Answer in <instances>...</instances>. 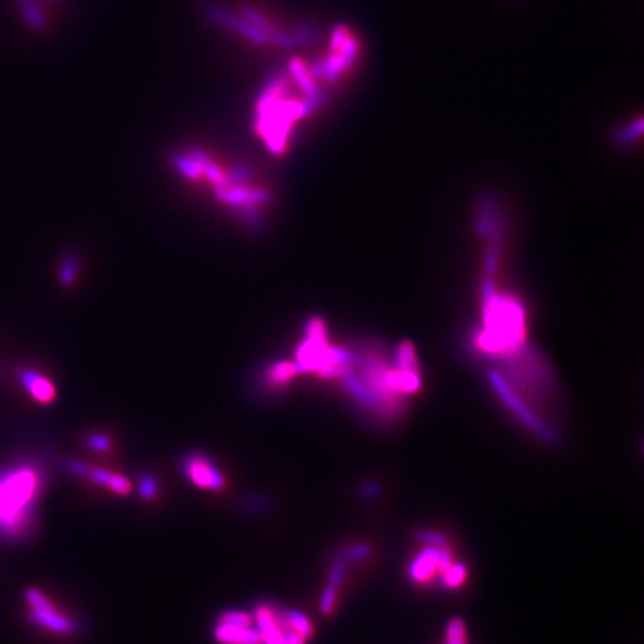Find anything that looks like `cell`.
I'll return each instance as SVG.
<instances>
[{
  "instance_id": "277c9868",
  "label": "cell",
  "mask_w": 644,
  "mask_h": 644,
  "mask_svg": "<svg viewBox=\"0 0 644 644\" xmlns=\"http://www.w3.org/2000/svg\"><path fill=\"white\" fill-rule=\"evenodd\" d=\"M254 618L263 644H306V638L289 625L284 609L264 602L255 607Z\"/></svg>"
},
{
  "instance_id": "3957f363",
  "label": "cell",
  "mask_w": 644,
  "mask_h": 644,
  "mask_svg": "<svg viewBox=\"0 0 644 644\" xmlns=\"http://www.w3.org/2000/svg\"><path fill=\"white\" fill-rule=\"evenodd\" d=\"M488 380H490L497 397L515 414L519 422H522L524 427H526L529 431L534 433L538 439H542L546 443L558 442L556 433L550 428L545 421L540 419L538 414L534 413V410L517 396V392L510 387V383L506 380V378L500 371L491 370L488 373Z\"/></svg>"
},
{
  "instance_id": "30bf717a",
  "label": "cell",
  "mask_w": 644,
  "mask_h": 644,
  "mask_svg": "<svg viewBox=\"0 0 644 644\" xmlns=\"http://www.w3.org/2000/svg\"><path fill=\"white\" fill-rule=\"evenodd\" d=\"M214 638L220 644H263V636L252 627H239L218 620Z\"/></svg>"
},
{
  "instance_id": "e575fe53",
  "label": "cell",
  "mask_w": 644,
  "mask_h": 644,
  "mask_svg": "<svg viewBox=\"0 0 644 644\" xmlns=\"http://www.w3.org/2000/svg\"><path fill=\"white\" fill-rule=\"evenodd\" d=\"M349 30L345 26H339L335 29L333 36H331V48L333 51H337L341 45L345 44V40L349 38Z\"/></svg>"
},
{
  "instance_id": "d6a6232c",
  "label": "cell",
  "mask_w": 644,
  "mask_h": 644,
  "mask_svg": "<svg viewBox=\"0 0 644 644\" xmlns=\"http://www.w3.org/2000/svg\"><path fill=\"white\" fill-rule=\"evenodd\" d=\"M268 42H273L277 48L280 49H285V51H289V49H293L296 48L294 44H293V39H291L289 35L284 33V32H280V30H277L276 27L272 30V32H270L268 35Z\"/></svg>"
},
{
  "instance_id": "d4e9b609",
  "label": "cell",
  "mask_w": 644,
  "mask_h": 644,
  "mask_svg": "<svg viewBox=\"0 0 644 644\" xmlns=\"http://www.w3.org/2000/svg\"><path fill=\"white\" fill-rule=\"evenodd\" d=\"M336 601H337V588L333 586H325V589L322 590L321 595V604L319 609L324 615H331L336 609Z\"/></svg>"
},
{
  "instance_id": "74e56055",
  "label": "cell",
  "mask_w": 644,
  "mask_h": 644,
  "mask_svg": "<svg viewBox=\"0 0 644 644\" xmlns=\"http://www.w3.org/2000/svg\"><path fill=\"white\" fill-rule=\"evenodd\" d=\"M446 644H467V640H452V641H446Z\"/></svg>"
},
{
  "instance_id": "4dcf8cb0",
  "label": "cell",
  "mask_w": 644,
  "mask_h": 644,
  "mask_svg": "<svg viewBox=\"0 0 644 644\" xmlns=\"http://www.w3.org/2000/svg\"><path fill=\"white\" fill-rule=\"evenodd\" d=\"M370 554H371L370 546L360 543V545H352L346 547V550L341 556H344L346 561H362V559H367Z\"/></svg>"
},
{
  "instance_id": "f1b7e54d",
  "label": "cell",
  "mask_w": 644,
  "mask_h": 644,
  "mask_svg": "<svg viewBox=\"0 0 644 644\" xmlns=\"http://www.w3.org/2000/svg\"><path fill=\"white\" fill-rule=\"evenodd\" d=\"M77 268H78V259L75 255H69L65 261L63 267H61V282L63 285H69L74 282L75 275H77Z\"/></svg>"
},
{
  "instance_id": "ffe728a7",
  "label": "cell",
  "mask_w": 644,
  "mask_h": 644,
  "mask_svg": "<svg viewBox=\"0 0 644 644\" xmlns=\"http://www.w3.org/2000/svg\"><path fill=\"white\" fill-rule=\"evenodd\" d=\"M241 17L243 19H246L249 24H252L254 27L261 30V32H264L266 35H268L275 29V26L270 23L261 13H258L257 9L252 8V6H242L241 8Z\"/></svg>"
},
{
  "instance_id": "d590c367",
  "label": "cell",
  "mask_w": 644,
  "mask_h": 644,
  "mask_svg": "<svg viewBox=\"0 0 644 644\" xmlns=\"http://www.w3.org/2000/svg\"><path fill=\"white\" fill-rule=\"evenodd\" d=\"M380 494V488L376 483H366L360 488V495L364 498V500H373Z\"/></svg>"
},
{
  "instance_id": "9c48e42d",
  "label": "cell",
  "mask_w": 644,
  "mask_h": 644,
  "mask_svg": "<svg viewBox=\"0 0 644 644\" xmlns=\"http://www.w3.org/2000/svg\"><path fill=\"white\" fill-rule=\"evenodd\" d=\"M440 547L425 545V547L421 549L417 556L412 559L408 568V576L413 583L425 585L437 574Z\"/></svg>"
},
{
  "instance_id": "d6986e66",
  "label": "cell",
  "mask_w": 644,
  "mask_h": 644,
  "mask_svg": "<svg viewBox=\"0 0 644 644\" xmlns=\"http://www.w3.org/2000/svg\"><path fill=\"white\" fill-rule=\"evenodd\" d=\"M285 616L289 622V625L293 627L298 634H301L306 640L314 636V625L309 620V618L303 613L294 610V609H284Z\"/></svg>"
},
{
  "instance_id": "ac0fdd59",
  "label": "cell",
  "mask_w": 644,
  "mask_h": 644,
  "mask_svg": "<svg viewBox=\"0 0 644 644\" xmlns=\"http://www.w3.org/2000/svg\"><path fill=\"white\" fill-rule=\"evenodd\" d=\"M467 579V567L462 563H453L444 573L440 574V581L444 588L456 589L464 585Z\"/></svg>"
},
{
  "instance_id": "52a82bcc",
  "label": "cell",
  "mask_w": 644,
  "mask_h": 644,
  "mask_svg": "<svg viewBox=\"0 0 644 644\" xmlns=\"http://www.w3.org/2000/svg\"><path fill=\"white\" fill-rule=\"evenodd\" d=\"M182 472L200 490L220 491L225 486L221 470L203 453H190L182 460Z\"/></svg>"
},
{
  "instance_id": "4fadbf2b",
  "label": "cell",
  "mask_w": 644,
  "mask_h": 644,
  "mask_svg": "<svg viewBox=\"0 0 644 644\" xmlns=\"http://www.w3.org/2000/svg\"><path fill=\"white\" fill-rule=\"evenodd\" d=\"M296 375L297 371L294 362L279 361L266 370L264 380L270 389H284Z\"/></svg>"
},
{
  "instance_id": "8d00e7d4",
  "label": "cell",
  "mask_w": 644,
  "mask_h": 644,
  "mask_svg": "<svg viewBox=\"0 0 644 644\" xmlns=\"http://www.w3.org/2000/svg\"><path fill=\"white\" fill-rule=\"evenodd\" d=\"M66 467H67V470L72 474L79 476V477H87L88 470H90V467L87 464H84V462H81V461H69Z\"/></svg>"
},
{
  "instance_id": "8992f818",
  "label": "cell",
  "mask_w": 644,
  "mask_h": 644,
  "mask_svg": "<svg viewBox=\"0 0 644 644\" xmlns=\"http://www.w3.org/2000/svg\"><path fill=\"white\" fill-rule=\"evenodd\" d=\"M202 14L207 22L212 23L214 26L239 33L245 39H248L249 42L259 47H264L268 44V36L264 32L254 27L252 24H249L241 15H236L230 9H227L221 5L206 2L202 5Z\"/></svg>"
},
{
  "instance_id": "836d02e7",
  "label": "cell",
  "mask_w": 644,
  "mask_h": 644,
  "mask_svg": "<svg viewBox=\"0 0 644 644\" xmlns=\"http://www.w3.org/2000/svg\"><path fill=\"white\" fill-rule=\"evenodd\" d=\"M87 444L91 449H95L97 452H105L109 449L111 440L106 437V435L102 434H91L87 437Z\"/></svg>"
},
{
  "instance_id": "7402d4cb",
  "label": "cell",
  "mask_w": 644,
  "mask_h": 644,
  "mask_svg": "<svg viewBox=\"0 0 644 644\" xmlns=\"http://www.w3.org/2000/svg\"><path fill=\"white\" fill-rule=\"evenodd\" d=\"M218 620L224 622V623H232V625H239V627H252V622H254L252 616L242 610L224 611Z\"/></svg>"
},
{
  "instance_id": "603a6c76",
  "label": "cell",
  "mask_w": 644,
  "mask_h": 644,
  "mask_svg": "<svg viewBox=\"0 0 644 644\" xmlns=\"http://www.w3.org/2000/svg\"><path fill=\"white\" fill-rule=\"evenodd\" d=\"M346 563L348 561L341 555L336 558L333 567H331L330 570V574H328V583H327L328 586L339 588L341 585V581H344L345 573H346Z\"/></svg>"
},
{
  "instance_id": "7a4b0ae2",
  "label": "cell",
  "mask_w": 644,
  "mask_h": 644,
  "mask_svg": "<svg viewBox=\"0 0 644 644\" xmlns=\"http://www.w3.org/2000/svg\"><path fill=\"white\" fill-rule=\"evenodd\" d=\"M485 330L477 336V346L490 355L513 357L525 346V310L512 297L497 294L492 280L482 285Z\"/></svg>"
},
{
  "instance_id": "4316f807",
  "label": "cell",
  "mask_w": 644,
  "mask_h": 644,
  "mask_svg": "<svg viewBox=\"0 0 644 644\" xmlns=\"http://www.w3.org/2000/svg\"><path fill=\"white\" fill-rule=\"evenodd\" d=\"M417 538L424 545H428V546L440 547V546L448 545V538H446V536L439 531H433V529H421V531H418L417 534Z\"/></svg>"
},
{
  "instance_id": "ba28073f",
  "label": "cell",
  "mask_w": 644,
  "mask_h": 644,
  "mask_svg": "<svg viewBox=\"0 0 644 644\" xmlns=\"http://www.w3.org/2000/svg\"><path fill=\"white\" fill-rule=\"evenodd\" d=\"M216 197L230 206L237 207V209H242L251 224H255L258 221L257 206L267 203L270 200V194L267 191L252 188L249 190L246 186H243V184L216 188Z\"/></svg>"
},
{
  "instance_id": "484cf974",
  "label": "cell",
  "mask_w": 644,
  "mask_h": 644,
  "mask_svg": "<svg viewBox=\"0 0 644 644\" xmlns=\"http://www.w3.org/2000/svg\"><path fill=\"white\" fill-rule=\"evenodd\" d=\"M106 488L109 491L115 492L118 495H127V494L131 492V483L129 482L127 477H124V476L117 474V473L111 474Z\"/></svg>"
},
{
  "instance_id": "f546056e",
  "label": "cell",
  "mask_w": 644,
  "mask_h": 644,
  "mask_svg": "<svg viewBox=\"0 0 644 644\" xmlns=\"http://www.w3.org/2000/svg\"><path fill=\"white\" fill-rule=\"evenodd\" d=\"M498 259H500V243L498 242H491V245L488 246L486 257H485V267L488 275H494L497 266H498Z\"/></svg>"
},
{
  "instance_id": "2e32d148",
  "label": "cell",
  "mask_w": 644,
  "mask_h": 644,
  "mask_svg": "<svg viewBox=\"0 0 644 644\" xmlns=\"http://www.w3.org/2000/svg\"><path fill=\"white\" fill-rule=\"evenodd\" d=\"M396 369L400 371H412L419 373V364L417 358V352H414L413 345L410 341H403L397 348L396 352Z\"/></svg>"
},
{
  "instance_id": "5bb4252c",
  "label": "cell",
  "mask_w": 644,
  "mask_h": 644,
  "mask_svg": "<svg viewBox=\"0 0 644 644\" xmlns=\"http://www.w3.org/2000/svg\"><path fill=\"white\" fill-rule=\"evenodd\" d=\"M14 3L29 27H32L36 32L47 29V17L38 0H14Z\"/></svg>"
},
{
  "instance_id": "9a60e30c",
  "label": "cell",
  "mask_w": 644,
  "mask_h": 644,
  "mask_svg": "<svg viewBox=\"0 0 644 644\" xmlns=\"http://www.w3.org/2000/svg\"><path fill=\"white\" fill-rule=\"evenodd\" d=\"M288 72H289V75L296 79L297 86L301 90H303L305 95H314V92H316L319 90L315 86L314 78L309 75L307 69L305 67V65L301 63L298 58H293L289 61V63H288Z\"/></svg>"
},
{
  "instance_id": "e0dca14e",
  "label": "cell",
  "mask_w": 644,
  "mask_h": 644,
  "mask_svg": "<svg viewBox=\"0 0 644 644\" xmlns=\"http://www.w3.org/2000/svg\"><path fill=\"white\" fill-rule=\"evenodd\" d=\"M173 166L178 169L184 176L190 179H200L203 176V168L202 164L197 161L193 155L188 154H179L175 155L173 159Z\"/></svg>"
},
{
  "instance_id": "7c38bea8",
  "label": "cell",
  "mask_w": 644,
  "mask_h": 644,
  "mask_svg": "<svg viewBox=\"0 0 644 644\" xmlns=\"http://www.w3.org/2000/svg\"><path fill=\"white\" fill-rule=\"evenodd\" d=\"M18 378L26 391L30 392V396L40 404H49L56 399V389L53 383L44 376H40L38 371L32 369H22L18 371Z\"/></svg>"
},
{
  "instance_id": "6da1fadb",
  "label": "cell",
  "mask_w": 644,
  "mask_h": 644,
  "mask_svg": "<svg viewBox=\"0 0 644 644\" xmlns=\"http://www.w3.org/2000/svg\"><path fill=\"white\" fill-rule=\"evenodd\" d=\"M45 479L42 467L30 461L0 473V537L6 542L19 543L33 534Z\"/></svg>"
},
{
  "instance_id": "1f68e13d",
  "label": "cell",
  "mask_w": 644,
  "mask_h": 644,
  "mask_svg": "<svg viewBox=\"0 0 644 644\" xmlns=\"http://www.w3.org/2000/svg\"><path fill=\"white\" fill-rule=\"evenodd\" d=\"M465 640V623L461 619H452L446 627V641Z\"/></svg>"
},
{
  "instance_id": "83f0119b",
  "label": "cell",
  "mask_w": 644,
  "mask_h": 644,
  "mask_svg": "<svg viewBox=\"0 0 644 644\" xmlns=\"http://www.w3.org/2000/svg\"><path fill=\"white\" fill-rule=\"evenodd\" d=\"M157 491H159L157 479H155L154 476L145 474L140 479V485H139V492H140L142 498H145V500L150 501V500H152L155 495H157Z\"/></svg>"
},
{
  "instance_id": "44dd1931",
  "label": "cell",
  "mask_w": 644,
  "mask_h": 644,
  "mask_svg": "<svg viewBox=\"0 0 644 644\" xmlns=\"http://www.w3.org/2000/svg\"><path fill=\"white\" fill-rule=\"evenodd\" d=\"M291 39H293L294 47H306L309 44L314 42L318 36V30L314 24H301L293 30V33L289 35Z\"/></svg>"
},
{
  "instance_id": "8fae6325",
  "label": "cell",
  "mask_w": 644,
  "mask_h": 644,
  "mask_svg": "<svg viewBox=\"0 0 644 644\" xmlns=\"http://www.w3.org/2000/svg\"><path fill=\"white\" fill-rule=\"evenodd\" d=\"M344 387L345 389L351 394L352 397H354L360 404H362V406L370 409L373 413H376L378 417H382V418H389L388 417V413L385 410V408L382 406V403L379 401V399L375 396V394H373L370 391V388L366 385L364 382H362V379L360 376H355L354 375V371L349 373L348 376H345L344 379Z\"/></svg>"
},
{
  "instance_id": "cb8c5ba5",
  "label": "cell",
  "mask_w": 644,
  "mask_h": 644,
  "mask_svg": "<svg viewBox=\"0 0 644 644\" xmlns=\"http://www.w3.org/2000/svg\"><path fill=\"white\" fill-rule=\"evenodd\" d=\"M641 133H643V120H637L634 124H631V126H628L627 129H623L620 133H619V136H618V143L619 145H631L634 140L638 139L641 136Z\"/></svg>"
},
{
  "instance_id": "f35d334b",
  "label": "cell",
  "mask_w": 644,
  "mask_h": 644,
  "mask_svg": "<svg viewBox=\"0 0 644 644\" xmlns=\"http://www.w3.org/2000/svg\"><path fill=\"white\" fill-rule=\"evenodd\" d=\"M49 2H53L56 5H61V3H65V0H49Z\"/></svg>"
},
{
  "instance_id": "5b68a950",
  "label": "cell",
  "mask_w": 644,
  "mask_h": 644,
  "mask_svg": "<svg viewBox=\"0 0 644 644\" xmlns=\"http://www.w3.org/2000/svg\"><path fill=\"white\" fill-rule=\"evenodd\" d=\"M26 599L30 606L29 619L35 625L57 634H72L78 629L77 622L58 611L40 590L29 589L26 592Z\"/></svg>"
}]
</instances>
